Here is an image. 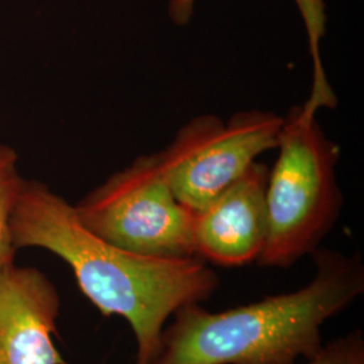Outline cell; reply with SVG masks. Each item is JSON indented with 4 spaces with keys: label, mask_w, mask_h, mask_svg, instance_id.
Here are the masks:
<instances>
[{
    "label": "cell",
    "mask_w": 364,
    "mask_h": 364,
    "mask_svg": "<svg viewBox=\"0 0 364 364\" xmlns=\"http://www.w3.org/2000/svg\"><path fill=\"white\" fill-rule=\"evenodd\" d=\"M15 247L43 248L65 260L82 294L103 316L123 317L134 332V364H149L177 309L210 299L220 278L205 260L147 258L88 231L65 198L25 180L11 219Z\"/></svg>",
    "instance_id": "6da1fadb"
},
{
    "label": "cell",
    "mask_w": 364,
    "mask_h": 364,
    "mask_svg": "<svg viewBox=\"0 0 364 364\" xmlns=\"http://www.w3.org/2000/svg\"><path fill=\"white\" fill-rule=\"evenodd\" d=\"M314 274L296 291L209 312L201 304L170 317L149 364H297L321 348L326 321L364 294L359 252L317 248Z\"/></svg>",
    "instance_id": "7a4b0ae2"
},
{
    "label": "cell",
    "mask_w": 364,
    "mask_h": 364,
    "mask_svg": "<svg viewBox=\"0 0 364 364\" xmlns=\"http://www.w3.org/2000/svg\"><path fill=\"white\" fill-rule=\"evenodd\" d=\"M309 99L284 117L279 150L267 181L266 245L262 267L289 269L313 254L340 216L343 196L336 177L340 150L326 138Z\"/></svg>",
    "instance_id": "3957f363"
},
{
    "label": "cell",
    "mask_w": 364,
    "mask_h": 364,
    "mask_svg": "<svg viewBox=\"0 0 364 364\" xmlns=\"http://www.w3.org/2000/svg\"><path fill=\"white\" fill-rule=\"evenodd\" d=\"M73 207L88 231L120 250L158 259L196 257L195 213L173 193L159 153L138 156Z\"/></svg>",
    "instance_id": "277c9868"
},
{
    "label": "cell",
    "mask_w": 364,
    "mask_h": 364,
    "mask_svg": "<svg viewBox=\"0 0 364 364\" xmlns=\"http://www.w3.org/2000/svg\"><path fill=\"white\" fill-rule=\"evenodd\" d=\"M284 117L270 111H239L223 120L201 114L185 123L159 153L173 193L193 213L237 181L257 158L277 149Z\"/></svg>",
    "instance_id": "5b68a950"
},
{
    "label": "cell",
    "mask_w": 364,
    "mask_h": 364,
    "mask_svg": "<svg viewBox=\"0 0 364 364\" xmlns=\"http://www.w3.org/2000/svg\"><path fill=\"white\" fill-rule=\"evenodd\" d=\"M269 168L250 169L208 207L195 215V255L223 267L257 262L266 245Z\"/></svg>",
    "instance_id": "8992f818"
},
{
    "label": "cell",
    "mask_w": 364,
    "mask_h": 364,
    "mask_svg": "<svg viewBox=\"0 0 364 364\" xmlns=\"http://www.w3.org/2000/svg\"><path fill=\"white\" fill-rule=\"evenodd\" d=\"M61 299L36 267L0 272V364H66L54 344Z\"/></svg>",
    "instance_id": "52a82bcc"
},
{
    "label": "cell",
    "mask_w": 364,
    "mask_h": 364,
    "mask_svg": "<svg viewBox=\"0 0 364 364\" xmlns=\"http://www.w3.org/2000/svg\"><path fill=\"white\" fill-rule=\"evenodd\" d=\"M16 165V151L7 144H0V272L14 264L18 251L14 245L11 219L25 178L21 177Z\"/></svg>",
    "instance_id": "ba28073f"
},
{
    "label": "cell",
    "mask_w": 364,
    "mask_h": 364,
    "mask_svg": "<svg viewBox=\"0 0 364 364\" xmlns=\"http://www.w3.org/2000/svg\"><path fill=\"white\" fill-rule=\"evenodd\" d=\"M305 364H364L363 331L356 328L323 344Z\"/></svg>",
    "instance_id": "9c48e42d"
},
{
    "label": "cell",
    "mask_w": 364,
    "mask_h": 364,
    "mask_svg": "<svg viewBox=\"0 0 364 364\" xmlns=\"http://www.w3.org/2000/svg\"><path fill=\"white\" fill-rule=\"evenodd\" d=\"M196 0H170L169 16L177 26H185L189 23L193 11ZM299 10L308 25L312 46H317V41L323 34L324 27V13L323 0H297Z\"/></svg>",
    "instance_id": "30bf717a"
}]
</instances>
